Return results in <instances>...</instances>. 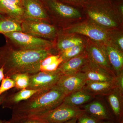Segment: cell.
Here are the masks:
<instances>
[{
    "label": "cell",
    "mask_w": 123,
    "mask_h": 123,
    "mask_svg": "<svg viewBox=\"0 0 123 123\" xmlns=\"http://www.w3.org/2000/svg\"><path fill=\"white\" fill-rule=\"evenodd\" d=\"M115 87L123 93V72L116 77Z\"/></svg>",
    "instance_id": "cell-33"
},
{
    "label": "cell",
    "mask_w": 123,
    "mask_h": 123,
    "mask_svg": "<svg viewBox=\"0 0 123 123\" xmlns=\"http://www.w3.org/2000/svg\"><path fill=\"white\" fill-rule=\"evenodd\" d=\"M43 2H46V1H58V0H41Z\"/></svg>",
    "instance_id": "cell-40"
},
{
    "label": "cell",
    "mask_w": 123,
    "mask_h": 123,
    "mask_svg": "<svg viewBox=\"0 0 123 123\" xmlns=\"http://www.w3.org/2000/svg\"><path fill=\"white\" fill-rule=\"evenodd\" d=\"M21 26L23 33L52 41L56 38L60 31L55 25L41 21L25 20Z\"/></svg>",
    "instance_id": "cell-6"
},
{
    "label": "cell",
    "mask_w": 123,
    "mask_h": 123,
    "mask_svg": "<svg viewBox=\"0 0 123 123\" xmlns=\"http://www.w3.org/2000/svg\"><path fill=\"white\" fill-rule=\"evenodd\" d=\"M115 80L113 81H94L87 80L84 88L95 95H107L115 87Z\"/></svg>",
    "instance_id": "cell-22"
},
{
    "label": "cell",
    "mask_w": 123,
    "mask_h": 123,
    "mask_svg": "<svg viewBox=\"0 0 123 123\" xmlns=\"http://www.w3.org/2000/svg\"><path fill=\"white\" fill-rule=\"evenodd\" d=\"M85 51L89 61L115 76L108 61L105 45L88 39L86 42Z\"/></svg>",
    "instance_id": "cell-10"
},
{
    "label": "cell",
    "mask_w": 123,
    "mask_h": 123,
    "mask_svg": "<svg viewBox=\"0 0 123 123\" xmlns=\"http://www.w3.org/2000/svg\"><path fill=\"white\" fill-rule=\"evenodd\" d=\"M113 30L103 28L89 20L65 27L60 31L64 34L85 36L91 40L106 45L110 44Z\"/></svg>",
    "instance_id": "cell-5"
},
{
    "label": "cell",
    "mask_w": 123,
    "mask_h": 123,
    "mask_svg": "<svg viewBox=\"0 0 123 123\" xmlns=\"http://www.w3.org/2000/svg\"><path fill=\"white\" fill-rule=\"evenodd\" d=\"M5 77L4 70L2 68H0V85L2 81V80Z\"/></svg>",
    "instance_id": "cell-36"
},
{
    "label": "cell",
    "mask_w": 123,
    "mask_h": 123,
    "mask_svg": "<svg viewBox=\"0 0 123 123\" xmlns=\"http://www.w3.org/2000/svg\"><path fill=\"white\" fill-rule=\"evenodd\" d=\"M101 121L85 112L78 117L77 119V123H99Z\"/></svg>",
    "instance_id": "cell-29"
},
{
    "label": "cell",
    "mask_w": 123,
    "mask_h": 123,
    "mask_svg": "<svg viewBox=\"0 0 123 123\" xmlns=\"http://www.w3.org/2000/svg\"><path fill=\"white\" fill-rule=\"evenodd\" d=\"M56 38L57 41L55 43L54 48L57 50L58 53L85 43L82 38L75 35V34H64L60 31Z\"/></svg>",
    "instance_id": "cell-17"
},
{
    "label": "cell",
    "mask_w": 123,
    "mask_h": 123,
    "mask_svg": "<svg viewBox=\"0 0 123 123\" xmlns=\"http://www.w3.org/2000/svg\"><path fill=\"white\" fill-rule=\"evenodd\" d=\"M15 82V87L18 90L27 89L30 83V75L27 74H15L10 77Z\"/></svg>",
    "instance_id": "cell-25"
},
{
    "label": "cell",
    "mask_w": 123,
    "mask_h": 123,
    "mask_svg": "<svg viewBox=\"0 0 123 123\" xmlns=\"http://www.w3.org/2000/svg\"><path fill=\"white\" fill-rule=\"evenodd\" d=\"M86 45V43H84L60 52L57 54L60 55V57L63 60V62L66 61L85 52Z\"/></svg>",
    "instance_id": "cell-24"
},
{
    "label": "cell",
    "mask_w": 123,
    "mask_h": 123,
    "mask_svg": "<svg viewBox=\"0 0 123 123\" xmlns=\"http://www.w3.org/2000/svg\"><path fill=\"white\" fill-rule=\"evenodd\" d=\"M50 17L59 21L77 19L82 17L78 7L62 3L58 1L43 2Z\"/></svg>",
    "instance_id": "cell-8"
},
{
    "label": "cell",
    "mask_w": 123,
    "mask_h": 123,
    "mask_svg": "<svg viewBox=\"0 0 123 123\" xmlns=\"http://www.w3.org/2000/svg\"><path fill=\"white\" fill-rule=\"evenodd\" d=\"M108 58L116 77L123 72V53L111 45H105Z\"/></svg>",
    "instance_id": "cell-18"
},
{
    "label": "cell",
    "mask_w": 123,
    "mask_h": 123,
    "mask_svg": "<svg viewBox=\"0 0 123 123\" xmlns=\"http://www.w3.org/2000/svg\"><path fill=\"white\" fill-rule=\"evenodd\" d=\"M88 60L85 51L81 55L63 62L58 69L63 75H71L80 72Z\"/></svg>",
    "instance_id": "cell-14"
},
{
    "label": "cell",
    "mask_w": 123,
    "mask_h": 123,
    "mask_svg": "<svg viewBox=\"0 0 123 123\" xmlns=\"http://www.w3.org/2000/svg\"><path fill=\"white\" fill-rule=\"evenodd\" d=\"M9 120L11 123H50L43 119L35 116L10 119Z\"/></svg>",
    "instance_id": "cell-27"
},
{
    "label": "cell",
    "mask_w": 123,
    "mask_h": 123,
    "mask_svg": "<svg viewBox=\"0 0 123 123\" xmlns=\"http://www.w3.org/2000/svg\"><path fill=\"white\" fill-rule=\"evenodd\" d=\"M63 75L59 69L53 72L40 71L30 75V83L27 89L45 91L56 85Z\"/></svg>",
    "instance_id": "cell-9"
},
{
    "label": "cell",
    "mask_w": 123,
    "mask_h": 123,
    "mask_svg": "<svg viewBox=\"0 0 123 123\" xmlns=\"http://www.w3.org/2000/svg\"><path fill=\"white\" fill-rule=\"evenodd\" d=\"M85 112L83 109L62 103L53 110L36 116L50 123H64L74 118H78Z\"/></svg>",
    "instance_id": "cell-7"
},
{
    "label": "cell",
    "mask_w": 123,
    "mask_h": 123,
    "mask_svg": "<svg viewBox=\"0 0 123 123\" xmlns=\"http://www.w3.org/2000/svg\"><path fill=\"white\" fill-rule=\"evenodd\" d=\"M25 20L50 22V17L41 0H22Z\"/></svg>",
    "instance_id": "cell-11"
},
{
    "label": "cell",
    "mask_w": 123,
    "mask_h": 123,
    "mask_svg": "<svg viewBox=\"0 0 123 123\" xmlns=\"http://www.w3.org/2000/svg\"><path fill=\"white\" fill-rule=\"evenodd\" d=\"M18 90L11 94H9L8 93L1 105L2 108L12 109L21 102L26 101L38 92L42 91L28 89Z\"/></svg>",
    "instance_id": "cell-16"
},
{
    "label": "cell",
    "mask_w": 123,
    "mask_h": 123,
    "mask_svg": "<svg viewBox=\"0 0 123 123\" xmlns=\"http://www.w3.org/2000/svg\"><path fill=\"white\" fill-rule=\"evenodd\" d=\"M15 87V82L11 78L5 77L0 85V95Z\"/></svg>",
    "instance_id": "cell-28"
},
{
    "label": "cell",
    "mask_w": 123,
    "mask_h": 123,
    "mask_svg": "<svg viewBox=\"0 0 123 123\" xmlns=\"http://www.w3.org/2000/svg\"><path fill=\"white\" fill-rule=\"evenodd\" d=\"M83 110L88 114L101 121L112 120L113 119L105 105L99 100H95L86 104Z\"/></svg>",
    "instance_id": "cell-15"
},
{
    "label": "cell",
    "mask_w": 123,
    "mask_h": 123,
    "mask_svg": "<svg viewBox=\"0 0 123 123\" xmlns=\"http://www.w3.org/2000/svg\"><path fill=\"white\" fill-rule=\"evenodd\" d=\"M123 95L116 87L106 95L112 112L119 123H123Z\"/></svg>",
    "instance_id": "cell-19"
},
{
    "label": "cell",
    "mask_w": 123,
    "mask_h": 123,
    "mask_svg": "<svg viewBox=\"0 0 123 123\" xmlns=\"http://www.w3.org/2000/svg\"><path fill=\"white\" fill-rule=\"evenodd\" d=\"M63 62V60L60 57L55 62L45 67H40V71L53 72L57 69L60 65Z\"/></svg>",
    "instance_id": "cell-30"
},
{
    "label": "cell",
    "mask_w": 123,
    "mask_h": 123,
    "mask_svg": "<svg viewBox=\"0 0 123 123\" xmlns=\"http://www.w3.org/2000/svg\"><path fill=\"white\" fill-rule=\"evenodd\" d=\"M88 0H58V1L67 4L82 8Z\"/></svg>",
    "instance_id": "cell-32"
},
{
    "label": "cell",
    "mask_w": 123,
    "mask_h": 123,
    "mask_svg": "<svg viewBox=\"0 0 123 123\" xmlns=\"http://www.w3.org/2000/svg\"><path fill=\"white\" fill-rule=\"evenodd\" d=\"M52 49L19 50L6 43L0 47V68L4 69L5 77H9L18 74H34L40 71L42 61L53 55Z\"/></svg>",
    "instance_id": "cell-1"
},
{
    "label": "cell",
    "mask_w": 123,
    "mask_h": 123,
    "mask_svg": "<svg viewBox=\"0 0 123 123\" xmlns=\"http://www.w3.org/2000/svg\"><path fill=\"white\" fill-rule=\"evenodd\" d=\"M78 118H74L67 122L64 123H77V119Z\"/></svg>",
    "instance_id": "cell-37"
},
{
    "label": "cell",
    "mask_w": 123,
    "mask_h": 123,
    "mask_svg": "<svg viewBox=\"0 0 123 123\" xmlns=\"http://www.w3.org/2000/svg\"><path fill=\"white\" fill-rule=\"evenodd\" d=\"M66 96L64 91L56 86L46 91L38 92L15 106L12 109L10 119L45 114L60 105Z\"/></svg>",
    "instance_id": "cell-2"
},
{
    "label": "cell",
    "mask_w": 123,
    "mask_h": 123,
    "mask_svg": "<svg viewBox=\"0 0 123 123\" xmlns=\"http://www.w3.org/2000/svg\"><path fill=\"white\" fill-rule=\"evenodd\" d=\"M0 123H11L10 120H0Z\"/></svg>",
    "instance_id": "cell-39"
},
{
    "label": "cell",
    "mask_w": 123,
    "mask_h": 123,
    "mask_svg": "<svg viewBox=\"0 0 123 123\" xmlns=\"http://www.w3.org/2000/svg\"><path fill=\"white\" fill-rule=\"evenodd\" d=\"M0 14L22 23L25 20L24 9L7 0H0Z\"/></svg>",
    "instance_id": "cell-21"
},
{
    "label": "cell",
    "mask_w": 123,
    "mask_h": 123,
    "mask_svg": "<svg viewBox=\"0 0 123 123\" xmlns=\"http://www.w3.org/2000/svg\"><path fill=\"white\" fill-rule=\"evenodd\" d=\"M7 0L20 7H23L22 0Z\"/></svg>",
    "instance_id": "cell-34"
},
{
    "label": "cell",
    "mask_w": 123,
    "mask_h": 123,
    "mask_svg": "<svg viewBox=\"0 0 123 123\" xmlns=\"http://www.w3.org/2000/svg\"><path fill=\"white\" fill-rule=\"evenodd\" d=\"M80 72L85 74L87 80L91 81H113L116 79L114 75L89 60Z\"/></svg>",
    "instance_id": "cell-13"
},
{
    "label": "cell",
    "mask_w": 123,
    "mask_h": 123,
    "mask_svg": "<svg viewBox=\"0 0 123 123\" xmlns=\"http://www.w3.org/2000/svg\"><path fill=\"white\" fill-rule=\"evenodd\" d=\"M59 54H53L49 56L42 61L40 63V67H45L52 63L60 58Z\"/></svg>",
    "instance_id": "cell-31"
},
{
    "label": "cell",
    "mask_w": 123,
    "mask_h": 123,
    "mask_svg": "<svg viewBox=\"0 0 123 123\" xmlns=\"http://www.w3.org/2000/svg\"><path fill=\"white\" fill-rule=\"evenodd\" d=\"M112 31L110 45H112L123 52V33L119 31Z\"/></svg>",
    "instance_id": "cell-26"
},
{
    "label": "cell",
    "mask_w": 123,
    "mask_h": 123,
    "mask_svg": "<svg viewBox=\"0 0 123 123\" xmlns=\"http://www.w3.org/2000/svg\"><path fill=\"white\" fill-rule=\"evenodd\" d=\"M99 123H117L114 122L112 120H105V121H101Z\"/></svg>",
    "instance_id": "cell-38"
},
{
    "label": "cell",
    "mask_w": 123,
    "mask_h": 123,
    "mask_svg": "<svg viewBox=\"0 0 123 123\" xmlns=\"http://www.w3.org/2000/svg\"><path fill=\"white\" fill-rule=\"evenodd\" d=\"M22 31L21 22L18 20L0 14V33Z\"/></svg>",
    "instance_id": "cell-23"
},
{
    "label": "cell",
    "mask_w": 123,
    "mask_h": 123,
    "mask_svg": "<svg viewBox=\"0 0 123 123\" xmlns=\"http://www.w3.org/2000/svg\"><path fill=\"white\" fill-rule=\"evenodd\" d=\"M81 8L89 20L103 28L115 30L121 24L117 0H88Z\"/></svg>",
    "instance_id": "cell-3"
},
{
    "label": "cell",
    "mask_w": 123,
    "mask_h": 123,
    "mask_svg": "<svg viewBox=\"0 0 123 123\" xmlns=\"http://www.w3.org/2000/svg\"><path fill=\"white\" fill-rule=\"evenodd\" d=\"M9 92L8 91L5 92L4 93L0 95V106L2 105L3 101H4L8 93Z\"/></svg>",
    "instance_id": "cell-35"
},
{
    "label": "cell",
    "mask_w": 123,
    "mask_h": 123,
    "mask_svg": "<svg viewBox=\"0 0 123 123\" xmlns=\"http://www.w3.org/2000/svg\"><path fill=\"white\" fill-rule=\"evenodd\" d=\"M6 43L19 50H36L53 49V41L35 37L22 31H15L3 34Z\"/></svg>",
    "instance_id": "cell-4"
},
{
    "label": "cell",
    "mask_w": 123,
    "mask_h": 123,
    "mask_svg": "<svg viewBox=\"0 0 123 123\" xmlns=\"http://www.w3.org/2000/svg\"><path fill=\"white\" fill-rule=\"evenodd\" d=\"M94 95L85 88L66 95L63 102L69 105L78 107L91 101Z\"/></svg>",
    "instance_id": "cell-20"
},
{
    "label": "cell",
    "mask_w": 123,
    "mask_h": 123,
    "mask_svg": "<svg viewBox=\"0 0 123 123\" xmlns=\"http://www.w3.org/2000/svg\"><path fill=\"white\" fill-rule=\"evenodd\" d=\"M87 80L85 74L79 72L71 75H63L56 86L67 95L84 88Z\"/></svg>",
    "instance_id": "cell-12"
}]
</instances>
